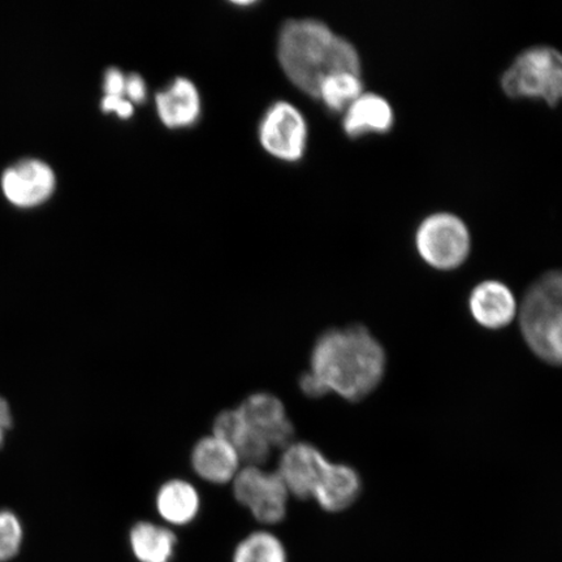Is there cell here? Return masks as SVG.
Returning a JSON list of instances; mask_svg holds the SVG:
<instances>
[{"label": "cell", "mask_w": 562, "mask_h": 562, "mask_svg": "<svg viewBox=\"0 0 562 562\" xmlns=\"http://www.w3.org/2000/svg\"><path fill=\"white\" fill-rule=\"evenodd\" d=\"M384 371V349L362 326L331 329L313 348L311 372L327 395L360 402L381 384Z\"/></svg>", "instance_id": "1"}, {"label": "cell", "mask_w": 562, "mask_h": 562, "mask_svg": "<svg viewBox=\"0 0 562 562\" xmlns=\"http://www.w3.org/2000/svg\"><path fill=\"white\" fill-rule=\"evenodd\" d=\"M278 56L294 87L318 98L323 80L339 72L361 75L356 47L318 20H291L280 32Z\"/></svg>", "instance_id": "2"}, {"label": "cell", "mask_w": 562, "mask_h": 562, "mask_svg": "<svg viewBox=\"0 0 562 562\" xmlns=\"http://www.w3.org/2000/svg\"><path fill=\"white\" fill-rule=\"evenodd\" d=\"M502 87L512 98L558 104L562 101V53L550 46H537L519 54L505 70Z\"/></svg>", "instance_id": "3"}, {"label": "cell", "mask_w": 562, "mask_h": 562, "mask_svg": "<svg viewBox=\"0 0 562 562\" xmlns=\"http://www.w3.org/2000/svg\"><path fill=\"white\" fill-rule=\"evenodd\" d=\"M418 255L434 269L454 270L467 261L472 237L461 217L449 213L427 216L416 235Z\"/></svg>", "instance_id": "4"}, {"label": "cell", "mask_w": 562, "mask_h": 562, "mask_svg": "<svg viewBox=\"0 0 562 562\" xmlns=\"http://www.w3.org/2000/svg\"><path fill=\"white\" fill-rule=\"evenodd\" d=\"M236 501L251 512L258 522L277 525L286 515L288 492L278 473H267L258 467L238 470L234 480Z\"/></svg>", "instance_id": "5"}, {"label": "cell", "mask_w": 562, "mask_h": 562, "mask_svg": "<svg viewBox=\"0 0 562 562\" xmlns=\"http://www.w3.org/2000/svg\"><path fill=\"white\" fill-rule=\"evenodd\" d=\"M521 329L527 346L539 358L562 367V311L531 286L521 305Z\"/></svg>", "instance_id": "6"}, {"label": "cell", "mask_w": 562, "mask_h": 562, "mask_svg": "<svg viewBox=\"0 0 562 562\" xmlns=\"http://www.w3.org/2000/svg\"><path fill=\"white\" fill-rule=\"evenodd\" d=\"M259 140L272 157L284 161L300 160L307 143L304 115L291 103L272 104L259 125Z\"/></svg>", "instance_id": "7"}, {"label": "cell", "mask_w": 562, "mask_h": 562, "mask_svg": "<svg viewBox=\"0 0 562 562\" xmlns=\"http://www.w3.org/2000/svg\"><path fill=\"white\" fill-rule=\"evenodd\" d=\"M283 451L277 473L288 492L301 501L312 498L329 465L326 457L307 442H292Z\"/></svg>", "instance_id": "8"}, {"label": "cell", "mask_w": 562, "mask_h": 562, "mask_svg": "<svg viewBox=\"0 0 562 562\" xmlns=\"http://www.w3.org/2000/svg\"><path fill=\"white\" fill-rule=\"evenodd\" d=\"M245 424L259 437H262L271 448L285 449L294 438V427L288 419L283 403L271 393H255L245 398L237 407Z\"/></svg>", "instance_id": "9"}, {"label": "cell", "mask_w": 562, "mask_h": 562, "mask_svg": "<svg viewBox=\"0 0 562 562\" xmlns=\"http://www.w3.org/2000/svg\"><path fill=\"white\" fill-rule=\"evenodd\" d=\"M3 192L13 205L33 207L45 202L55 189V175L40 160H24L3 175Z\"/></svg>", "instance_id": "10"}, {"label": "cell", "mask_w": 562, "mask_h": 562, "mask_svg": "<svg viewBox=\"0 0 562 562\" xmlns=\"http://www.w3.org/2000/svg\"><path fill=\"white\" fill-rule=\"evenodd\" d=\"M214 435L227 441L246 467L261 468L271 454V447L245 424L240 412L224 411L214 420Z\"/></svg>", "instance_id": "11"}, {"label": "cell", "mask_w": 562, "mask_h": 562, "mask_svg": "<svg viewBox=\"0 0 562 562\" xmlns=\"http://www.w3.org/2000/svg\"><path fill=\"white\" fill-rule=\"evenodd\" d=\"M470 312L483 327L498 329L508 326L517 314V301L501 281L487 280L476 285L469 301Z\"/></svg>", "instance_id": "12"}, {"label": "cell", "mask_w": 562, "mask_h": 562, "mask_svg": "<svg viewBox=\"0 0 562 562\" xmlns=\"http://www.w3.org/2000/svg\"><path fill=\"white\" fill-rule=\"evenodd\" d=\"M191 461L195 474L214 484L234 481L241 463L235 449L215 435L196 442Z\"/></svg>", "instance_id": "13"}, {"label": "cell", "mask_w": 562, "mask_h": 562, "mask_svg": "<svg viewBox=\"0 0 562 562\" xmlns=\"http://www.w3.org/2000/svg\"><path fill=\"white\" fill-rule=\"evenodd\" d=\"M160 122L168 128H187L199 121L201 98L191 80L179 77L156 97Z\"/></svg>", "instance_id": "14"}, {"label": "cell", "mask_w": 562, "mask_h": 562, "mask_svg": "<svg viewBox=\"0 0 562 562\" xmlns=\"http://www.w3.org/2000/svg\"><path fill=\"white\" fill-rule=\"evenodd\" d=\"M395 124V114L389 101L382 95L363 93L349 105L342 126L350 137L384 135Z\"/></svg>", "instance_id": "15"}, {"label": "cell", "mask_w": 562, "mask_h": 562, "mask_svg": "<svg viewBox=\"0 0 562 562\" xmlns=\"http://www.w3.org/2000/svg\"><path fill=\"white\" fill-rule=\"evenodd\" d=\"M361 480L355 469L329 462L313 498L322 509L336 513L350 507L361 494Z\"/></svg>", "instance_id": "16"}, {"label": "cell", "mask_w": 562, "mask_h": 562, "mask_svg": "<svg viewBox=\"0 0 562 562\" xmlns=\"http://www.w3.org/2000/svg\"><path fill=\"white\" fill-rule=\"evenodd\" d=\"M201 501L191 483L173 480L164 484L157 495V510L167 524L187 526L199 516Z\"/></svg>", "instance_id": "17"}, {"label": "cell", "mask_w": 562, "mask_h": 562, "mask_svg": "<svg viewBox=\"0 0 562 562\" xmlns=\"http://www.w3.org/2000/svg\"><path fill=\"white\" fill-rule=\"evenodd\" d=\"M130 544L138 562H171L178 538L165 526L143 521L132 527Z\"/></svg>", "instance_id": "18"}, {"label": "cell", "mask_w": 562, "mask_h": 562, "mask_svg": "<svg viewBox=\"0 0 562 562\" xmlns=\"http://www.w3.org/2000/svg\"><path fill=\"white\" fill-rule=\"evenodd\" d=\"M363 94L361 75L339 72L323 80L318 98L334 112L346 111L358 97Z\"/></svg>", "instance_id": "19"}, {"label": "cell", "mask_w": 562, "mask_h": 562, "mask_svg": "<svg viewBox=\"0 0 562 562\" xmlns=\"http://www.w3.org/2000/svg\"><path fill=\"white\" fill-rule=\"evenodd\" d=\"M232 562H288V554L278 537L257 531L237 544Z\"/></svg>", "instance_id": "20"}, {"label": "cell", "mask_w": 562, "mask_h": 562, "mask_svg": "<svg viewBox=\"0 0 562 562\" xmlns=\"http://www.w3.org/2000/svg\"><path fill=\"white\" fill-rule=\"evenodd\" d=\"M23 543V527L19 518L9 510H0V562L16 557Z\"/></svg>", "instance_id": "21"}, {"label": "cell", "mask_w": 562, "mask_h": 562, "mask_svg": "<svg viewBox=\"0 0 562 562\" xmlns=\"http://www.w3.org/2000/svg\"><path fill=\"white\" fill-rule=\"evenodd\" d=\"M540 296L544 297L554 307L562 311V270L544 273L536 284L531 285Z\"/></svg>", "instance_id": "22"}, {"label": "cell", "mask_w": 562, "mask_h": 562, "mask_svg": "<svg viewBox=\"0 0 562 562\" xmlns=\"http://www.w3.org/2000/svg\"><path fill=\"white\" fill-rule=\"evenodd\" d=\"M104 94L108 97L126 98V76L121 69L110 68L104 75Z\"/></svg>", "instance_id": "23"}, {"label": "cell", "mask_w": 562, "mask_h": 562, "mask_svg": "<svg viewBox=\"0 0 562 562\" xmlns=\"http://www.w3.org/2000/svg\"><path fill=\"white\" fill-rule=\"evenodd\" d=\"M126 100L132 103H144L147 95L146 82L137 74L126 76Z\"/></svg>", "instance_id": "24"}, {"label": "cell", "mask_w": 562, "mask_h": 562, "mask_svg": "<svg viewBox=\"0 0 562 562\" xmlns=\"http://www.w3.org/2000/svg\"><path fill=\"white\" fill-rule=\"evenodd\" d=\"M101 104L104 112H115L121 119H130L135 112L133 103L122 97L104 95Z\"/></svg>", "instance_id": "25"}, {"label": "cell", "mask_w": 562, "mask_h": 562, "mask_svg": "<svg viewBox=\"0 0 562 562\" xmlns=\"http://www.w3.org/2000/svg\"><path fill=\"white\" fill-rule=\"evenodd\" d=\"M300 386L301 391L304 392L308 397L316 398L327 395L325 390H323V386L318 381H316V378L312 374L311 371L301 376Z\"/></svg>", "instance_id": "26"}, {"label": "cell", "mask_w": 562, "mask_h": 562, "mask_svg": "<svg viewBox=\"0 0 562 562\" xmlns=\"http://www.w3.org/2000/svg\"><path fill=\"white\" fill-rule=\"evenodd\" d=\"M12 424L10 406L0 397V447L3 445L5 431Z\"/></svg>", "instance_id": "27"}]
</instances>
